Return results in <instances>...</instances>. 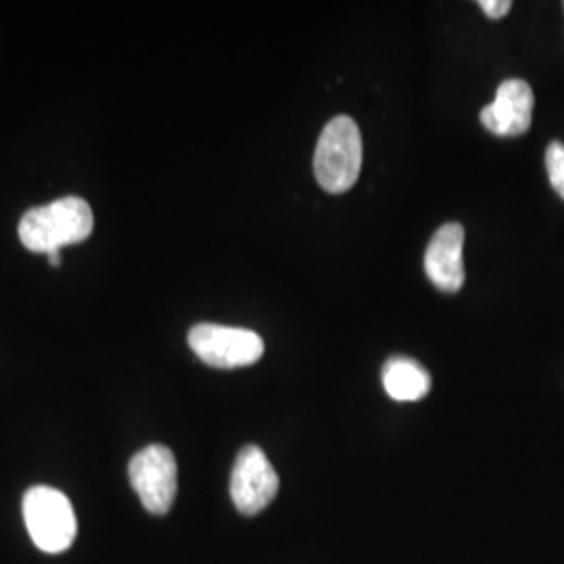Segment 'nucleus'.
Masks as SVG:
<instances>
[{
	"label": "nucleus",
	"instance_id": "nucleus-10",
	"mask_svg": "<svg viewBox=\"0 0 564 564\" xmlns=\"http://www.w3.org/2000/svg\"><path fill=\"white\" fill-rule=\"evenodd\" d=\"M545 170L550 184L564 199V144L563 142H550L545 149Z\"/></svg>",
	"mask_w": 564,
	"mask_h": 564
},
{
	"label": "nucleus",
	"instance_id": "nucleus-7",
	"mask_svg": "<svg viewBox=\"0 0 564 564\" xmlns=\"http://www.w3.org/2000/svg\"><path fill=\"white\" fill-rule=\"evenodd\" d=\"M533 107L535 97L527 82L505 80L494 102L481 109V123L496 137H521L531 128Z\"/></svg>",
	"mask_w": 564,
	"mask_h": 564
},
{
	"label": "nucleus",
	"instance_id": "nucleus-3",
	"mask_svg": "<svg viewBox=\"0 0 564 564\" xmlns=\"http://www.w3.org/2000/svg\"><path fill=\"white\" fill-rule=\"evenodd\" d=\"M23 521L32 542L48 554L69 550L78 533L72 502L59 489L39 485L23 496Z\"/></svg>",
	"mask_w": 564,
	"mask_h": 564
},
{
	"label": "nucleus",
	"instance_id": "nucleus-8",
	"mask_svg": "<svg viewBox=\"0 0 564 564\" xmlns=\"http://www.w3.org/2000/svg\"><path fill=\"white\" fill-rule=\"evenodd\" d=\"M464 228L460 224H444L429 242L424 253V272L429 281L445 293H458L464 279Z\"/></svg>",
	"mask_w": 564,
	"mask_h": 564
},
{
	"label": "nucleus",
	"instance_id": "nucleus-2",
	"mask_svg": "<svg viewBox=\"0 0 564 564\" xmlns=\"http://www.w3.org/2000/svg\"><path fill=\"white\" fill-rule=\"evenodd\" d=\"M362 170V137L349 116H337L324 126L314 153V176L326 193H347Z\"/></svg>",
	"mask_w": 564,
	"mask_h": 564
},
{
	"label": "nucleus",
	"instance_id": "nucleus-9",
	"mask_svg": "<svg viewBox=\"0 0 564 564\" xmlns=\"http://www.w3.org/2000/svg\"><path fill=\"white\" fill-rule=\"evenodd\" d=\"M383 387L395 402H419L431 389V377L421 364L395 356L384 362Z\"/></svg>",
	"mask_w": 564,
	"mask_h": 564
},
{
	"label": "nucleus",
	"instance_id": "nucleus-4",
	"mask_svg": "<svg viewBox=\"0 0 564 564\" xmlns=\"http://www.w3.org/2000/svg\"><path fill=\"white\" fill-rule=\"evenodd\" d=\"M188 345L202 362L223 370L251 366L263 356L262 337L237 326L197 324L188 333Z\"/></svg>",
	"mask_w": 564,
	"mask_h": 564
},
{
	"label": "nucleus",
	"instance_id": "nucleus-11",
	"mask_svg": "<svg viewBox=\"0 0 564 564\" xmlns=\"http://www.w3.org/2000/svg\"><path fill=\"white\" fill-rule=\"evenodd\" d=\"M479 7L484 9L485 15L491 20H502L508 15L512 2L510 0H481Z\"/></svg>",
	"mask_w": 564,
	"mask_h": 564
},
{
	"label": "nucleus",
	"instance_id": "nucleus-12",
	"mask_svg": "<svg viewBox=\"0 0 564 564\" xmlns=\"http://www.w3.org/2000/svg\"><path fill=\"white\" fill-rule=\"evenodd\" d=\"M46 256H48V263H51V265H55V268L61 265L59 251H51V253H46Z\"/></svg>",
	"mask_w": 564,
	"mask_h": 564
},
{
	"label": "nucleus",
	"instance_id": "nucleus-6",
	"mask_svg": "<svg viewBox=\"0 0 564 564\" xmlns=\"http://www.w3.org/2000/svg\"><path fill=\"white\" fill-rule=\"evenodd\" d=\"M279 494V475L258 445H245L230 475V498L242 514H258Z\"/></svg>",
	"mask_w": 564,
	"mask_h": 564
},
{
	"label": "nucleus",
	"instance_id": "nucleus-5",
	"mask_svg": "<svg viewBox=\"0 0 564 564\" xmlns=\"http://www.w3.org/2000/svg\"><path fill=\"white\" fill-rule=\"evenodd\" d=\"M128 477L144 510L151 514L170 512L178 491V466L170 447L160 444L142 447L128 464Z\"/></svg>",
	"mask_w": 564,
	"mask_h": 564
},
{
	"label": "nucleus",
	"instance_id": "nucleus-1",
	"mask_svg": "<svg viewBox=\"0 0 564 564\" xmlns=\"http://www.w3.org/2000/svg\"><path fill=\"white\" fill-rule=\"evenodd\" d=\"M93 228L90 205L80 197H65L25 212L20 223V239L34 253H51L65 245L86 241Z\"/></svg>",
	"mask_w": 564,
	"mask_h": 564
}]
</instances>
